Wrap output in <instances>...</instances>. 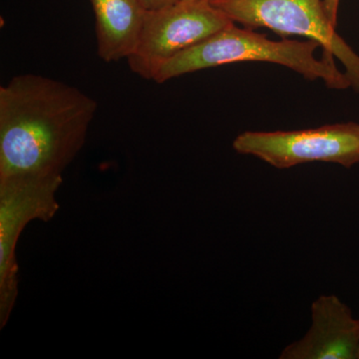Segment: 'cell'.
Returning a JSON list of instances; mask_svg holds the SVG:
<instances>
[{
  "instance_id": "obj_1",
  "label": "cell",
  "mask_w": 359,
  "mask_h": 359,
  "mask_svg": "<svg viewBox=\"0 0 359 359\" xmlns=\"http://www.w3.org/2000/svg\"><path fill=\"white\" fill-rule=\"evenodd\" d=\"M96 110L76 87L42 75L13 77L0 87V179L62 175Z\"/></svg>"
},
{
  "instance_id": "obj_2",
  "label": "cell",
  "mask_w": 359,
  "mask_h": 359,
  "mask_svg": "<svg viewBox=\"0 0 359 359\" xmlns=\"http://www.w3.org/2000/svg\"><path fill=\"white\" fill-rule=\"evenodd\" d=\"M320 44L313 40L268 39L252 28L238 27L233 22L200 44L182 52L161 66L156 83L208 68L231 63L266 62L285 66L309 81L320 80L327 88L344 90L351 87L346 73L335 65L334 59L316 56Z\"/></svg>"
},
{
  "instance_id": "obj_3",
  "label": "cell",
  "mask_w": 359,
  "mask_h": 359,
  "mask_svg": "<svg viewBox=\"0 0 359 359\" xmlns=\"http://www.w3.org/2000/svg\"><path fill=\"white\" fill-rule=\"evenodd\" d=\"M233 22L207 0H177L162 8L147 11L138 44L127 59L130 69L144 79L153 80L170 59Z\"/></svg>"
},
{
  "instance_id": "obj_4",
  "label": "cell",
  "mask_w": 359,
  "mask_h": 359,
  "mask_svg": "<svg viewBox=\"0 0 359 359\" xmlns=\"http://www.w3.org/2000/svg\"><path fill=\"white\" fill-rule=\"evenodd\" d=\"M212 4L245 27H266L283 36L318 42L323 55L340 60L351 87L359 92V56L335 32L323 0H218Z\"/></svg>"
},
{
  "instance_id": "obj_5",
  "label": "cell",
  "mask_w": 359,
  "mask_h": 359,
  "mask_svg": "<svg viewBox=\"0 0 359 359\" xmlns=\"http://www.w3.org/2000/svg\"><path fill=\"white\" fill-rule=\"evenodd\" d=\"M58 176H15L0 179V327L11 316L18 294L16 245L30 222L50 221L59 209Z\"/></svg>"
},
{
  "instance_id": "obj_6",
  "label": "cell",
  "mask_w": 359,
  "mask_h": 359,
  "mask_svg": "<svg viewBox=\"0 0 359 359\" xmlns=\"http://www.w3.org/2000/svg\"><path fill=\"white\" fill-rule=\"evenodd\" d=\"M238 154L254 156L278 170L306 163L359 164L358 123H337L294 131H245L233 142Z\"/></svg>"
},
{
  "instance_id": "obj_7",
  "label": "cell",
  "mask_w": 359,
  "mask_h": 359,
  "mask_svg": "<svg viewBox=\"0 0 359 359\" xmlns=\"http://www.w3.org/2000/svg\"><path fill=\"white\" fill-rule=\"evenodd\" d=\"M358 320L337 295H320L311 304V327L285 346L280 359H358Z\"/></svg>"
},
{
  "instance_id": "obj_8",
  "label": "cell",
  "mask_w": 359,
  "mask_h": 359,
  "mask_svg": "<svg viewBox=\"0 0 359 359\" xmlns=\"http://www.w3.org/2000/svg\"><path fill=\"white\" fill-rule=\"evenodd\" d=\"M95 14L97 52L105 62L128 59L136 49L146 9L140 0H89Z\"/></svg>"
},
{
  "instance_id": "obj_9",
  "label": "cell",
  "mask_w": 359,
  "mask_h": 359,
  "mask_svg": "<svg viewBox=\"0 0 359 359\" xmlns=\"http://www.w3.org/2000/svg\"><path fill=\"white\" fill-rule=\"evenodd\" d=\"M340 0H323L325 11H327L328 18L335 26L337 23V13H339V6Z\"/></svg>"
},
{
  "instance_id": "obj_10",
  "label": "cell",
  "mask_w": 359,
  "mask_h": 359,
  "mask_svg": "<svg viewBox=\"0 0 359 359\" xmlns=\"http://www.w3.org/2000/svg\"><path fill=\"white\" fill-rule=\"evenodd\" d=\"M177 0H140L142 6L146 11H156L162 7L169 6Z\"/></svg>"
},
{
  "instance_id": "obj_11",
  "label": "cell",
  "mask_w": 359,
  "mask_h": 359,
  "mask_svg": "<svg viewBox=\"0 0 359 359\" xmlns=\"http://www.w3.org/2000/svg\"><path fill=\"white\" fill-rule=\"evenodd\" d=\"M358 359H359V320H358Z\"/></svg>"
},
{
  "instance_id": "obj_12",
  "label": "cell",
  "mask_w": 359,
  "mask_h": 359,
  "mask_svg": "<svg viewBox=\"0 0 359 359\" xmlns=\"http://www.w3.org/2000/svg\"><path fill=\"white\" fill-rule=\"evenodd\" d=\"M207 1H210V2H216V1H218V0H207Z\"/></svg>"
}]
</instances>
